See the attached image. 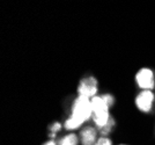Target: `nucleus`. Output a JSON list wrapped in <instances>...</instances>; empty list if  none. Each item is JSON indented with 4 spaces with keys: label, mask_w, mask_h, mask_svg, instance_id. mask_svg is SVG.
<instances>
[{
    "label": "nucleus",
    "mask_w": 155,
    "mask_h": 145,
    "mask_svg": "<svg viewBox=\"0 0 155 145\" xmlns=\"http://www.w3.org/2000/svg\"><path fill=\"white\" fill-rule=\"evenodd\" d=\"M114 124H115V122H114V120L112 119H110L109 120V122L107 123V124L104 125L103 128L101 129V133L103 135V136H105V135H108L110 131H111V128L114 126Z\"/></svg>",
    "instance_id": "8"
},
{
    "label": "nucleus",
    "mask_w": 155,
    "mask_h": 145,
    "mask_svg": "<svg viewBox=\"0 0 155 145\" xmlns=\"http://www.w3.org/2000/svg\"><path fill=\"white\" fill-rule=\"evenodd\" d=\"M136 80L139 87L142 88L143 91H149V89L154 88L155 86L154 74L149 69H146V67H142L141 70L137 73Z\"/></svg>",
    "instance_id": "4"
},
{
    "label": "nucleus",
    "mask_w": 155,
    "mask_h": 145,
    "mask_svg": "<svg viewBox=\"0 0 155 145\" xmlns=\"http://www.w3.org/2000/svg\"><path fill=\"white\" fill-rule=\"evenodd\" d=\"M91 110H93L91 117L94 120L95 124L100 129H102L110 120L108 103L104 101L102 96H94L91 99Z\"/></svg>",
    "instance_id": "2"
},
{
    "label": "nucleus",
    "mask_w": 155,
    "mask_h": 145,
    "mask_svg": "<svg viewBox=\"0 0 155 145\" xmlns=\"http://www.w3.org/2000/svg\"><path fill=\"white\" fill-rule=\"evenodd\" d=\"M60 144L63 145H77L78 144V138L74 133H71L68 136H66L65 138L60 140Z\"/></svg>",
    "instance_id": "7"
},
{
    "label": "nucleus",
    "mask_w": 155,
    "mask_h": 145,
    "mask_svg": "<svg viewBox=\"0 0 155 145\" xmlns=\"http://www.w3.org/2000/svg\"><path fill=\"white\" fill-rule=\"evenodd\" d=\"M78 93L81 96L93 99L97 93V80L94 77H88L82 79L78 87Z\"/></svg>",
    "instance_id": "3"
},
{
    "label": "nucleus",
    "mask_w": 155,
    "mask_h": 145,
    "mask_svg": "<svg viewBox=\"0 0 155 145\" xmlns=\"http://www.w3.org/2000/svg\"><path fill=\"white\" fill-rule=\"evenodd\" d=\"M91 115H93L91 99L79 95V98L75 100V102L73 105L72 116L65 122V129H67V130L77 129L84 122L91 119Z\"/></svg>",
    "instance_id": "1"
},
{
    "label": "nucleus",
    "mask_w": 155,
    "mask_h": 145,
    "mask_svg": "<svg viewBox=\"0 0 155 145\" xmlns=\"http://www.w3.org/2000/svg\"><path fill=\"white\" fill-rule=\"evenodd\" d=\"M60 128H61V124L60 123H54V124L52 125V128H51V136L52 137H54L56 136V132L58 131V130H60Z\"/></svg>",
    "instance_id": "11"
},
{
    "label": "nucleus",
    "mask_w": 155,
    "mask_h": 145,
    "mask_svg": "<svg viewBox=\"0 0 155 145\" xmlns=\"http://www.w3.org/2000/svg\"><path fill=\"white\" fill-rule=\"evenodd\" d=\"M102 98H103L104 101L108 103V106H109V107H111V106H112V103H114V98H112L110 94H104V95H102Z\"/></svg>",
    "instance_id": "10"
},
{
    "label": "nucleus",
    "mask_w": 155,
    "mask_h": 145,
    "mask_svg": "<svg viewBox=\"0 0 155 145\" xmlns=\"http://www.w3.org/2000/svg\"><path fill=\"white\" fill-rule=\"evenodd\" d=\"M95 145H111V140L109 138L102 137V138H100L97 140L96 143H95Z\"/></svg>",
    "instance_id": "9"
},
{
    "label": "nucleus",
    "mask_w": 155,
    "mask_h": 145,
    "mask_svg": "<svg viewBox=\"0 0 155 145\" xmlns=\"http://www.w3.org/2000/svg\"><path fill=\"white\" fill-rule=\"evenodd\" d=\"M44 145H56V143L53 142V140H50V142H48L46 144H44Z\"/></svg>",
    "instance_id": "12"
},
{
    "label": "nucleus",
    "mask_w": 155,
    "mask_h": 145,
    "mask_svg": "<svg viewBox=\"0 0 155 145\" xmlns=\"http://www.w3.org/2000/svg\"><path fill=\"white\" fill-rule=\"evenodd\" d=\"M153 101H154V94L153 93L150 91H142L137 96L136 105L141 112L148 113L152 109Z\"/></svg>",
    "instance_id": "5"
},
{
    "label": "nucleus",
    "mask_w": 155,
    "mask_h": 145,
    "mask_svg": "<svg viewBox=\"0 0 155 145\" xmlns=\"http://www.w3.org/2000/svg\"><path fill=\"white\" fill-rule=\"evenodd\" d=\"M97 131L93 126H86L84 130L80 132V138L82 145H94L96 139Z\"/></svg>",
    "instance_id": "6"
}]
</instances>
